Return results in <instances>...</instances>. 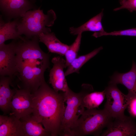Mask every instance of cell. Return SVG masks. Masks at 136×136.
I'll return each instance as SVG.
<instances>
[{
	"mask_svg": "<svg viewBox=\"0 0 136 136\" xmlns=\"http://www.w3.org/2000/svg\"><path fill=\"white\" fill-rule=\"evenodd\" d=\"M39 36L25 37L17 40L15 51L18 77L25 89L33 93L45 81L44 74L50 66V55L39 44Z\"/></svg>",
	"mask_w": 136,
	"mask_h": 136,
	"instance_id": "6da1fadb",
	"label": "cell"
},
{
	"mask_svg": "<svg viewBox=\"0 0 136 136\" xmlns=\"http://www.w3.org/2000/svg\"><path fill=\"white\" fill-rule=\"evenodd\" d=\"M33 118L51 136L59 135L65 106L64 92L55 91L45 81L33 93Z\"/></svg>",
	"mask_w": 136,
	"mask_h": 136,
	"instance_id": "7a4b0ae2",
	"label": "cell"
},
{
	"mask_svg": "<svg viewBox=\"0 0 136 136\" xmlns=\"http://www.w3.org/2000/svg\"><path fill=\"white\" fill-rule=\"evenodd\" d=\"M92 85L83 84L79 92H75L69 88L64 92L65 106L59 135L72 136L71 128L85 111L83 100L88 94L93 91Z\"/></svg>",
	"mask_w": 136,
	"mask_h": 136,
	"instance_id": "3957f363",
	"label": "cell"
},
{
	"mask_svg": "<svg viewBox=\"0 0 136 136\" xmlns=\"http://www.w3.org/2000/svg\"><path fill=\"white\" fill-rule=\"evenodd\" d=\"M40 7L27 11L18 21L17 28L19 34L28 39L38 36L41 33L51 32L50 28L56 19L55 13L52 10L45 14Z\"/></svg>",
	"mask_w": 136,
	"mask_h": 136,
	"instance_id": "277c9868",
	"label": "cell"
},
{
	"mask_svg": "<svg viewBox=\"0 0 136 136\" xmlns=\"http://www.w3.org/2000/svg\"><path fill=\"white\" fill-rule=\"evenodd\" d=\"M113 118L104 108L87 109L71 127L72 136H100Z\"/></svg>",
	"mask_w": 136,
	"mask_h": 136,
	"instance_id": "5b68a950",
	"label": "cell"
},
{
	"mask_svg": "<svg viewBox=\"0 0 136 136\" xmlns=\"http://www.w3.org/2000/svg\"><path fill=\"white\" fill-rule=\"evenodd\" d=\"M117 85L109 84L104 90L107 98L104 109L113 118H122L126 116L124 112L131 100L127 94L119 90Z\"/></svg>",
	"mask_w": 136,
	"mask_h": 136,
	"instance_id": "8992f818",
	"label": "cell"
},
{
	"mask_svg": "<svg viewBox=\"0 0 136 136\" xmlns=\"http://www.w3.org/2000/svg\"><path fill=\"white\" fill-rule=\"evenodd\" d=\"M38 8L29 0H0V11L7 21L20 19L27 11Z\"/></svg>",
	"mask_w": 136,
	"mask_h": 136,
	"instance_id": "52a82bcc",
	"label": "cell"
},
{
	"mask_svg": "<svg viewBox=\"0 0 136 136\" xmlns=\"http://www.w3.org/2000/svg\"><path fill=\"white\" fill-rule=\"evenodd\" d=\"M33 95L24 89L16 90L11 105V114L19 119L32 114Z\"/></svg>",
	"mask_w": 136,
	"mask_h": 136,
	"instance_id": "ba28073f",
	"label": "cell"
},
{
	"mask_svg": "<svg viewBox=\"0 0 136 136\" xmlns=\"http://www.w3.org/2000/svg\"><path fill=\"white\" fill-rule=\"evenodd\" d=\"M0 45V76L13 79L17 72L15 47L17 40Z\"/></svg>",
	"mask_w": 136,
	"mask_h": 136,
	"instance_id": "9c48e42d",
	"label": "cell"
},
{
	"mask_svg": "<svg viewBox=\"0 0 136 136\" xmlns=\"http://www.w3.org/2000/svg\"><path fill=\"white\" fill-rule=\"evenodd\" d=\"M136 134V123L130 117L113 118L101 136H133Z\"/></svg>",
	"mask_w": 136,
	"mask_h": 136,
	"instance_id": "30bf717a",
	"label": "cell"
},
{
	"mask_svg": "<svg viewBox=\"0 0 136 136\" xmlns=\"http://www.w3.org/2000/svg\"><path fill=\"white\" fill-rule=\"evenodd\" d=\"M53 64L49 75V83L56 91L65 92L68 87L64 69L65 68V60L60 56L55 57L51 60Z\"/></svg>",
	"mask_w": 136,
	"mask_h": 136,
	"instance_id": "8fae6325",
	"label": "cell"
},
{
	"mask_svg": "<svg viewBox=\"0 0 136 136\" xmlns=\"http://www.w3.org/2000/svg\"><path fill=\"white\" fill-rule=\"evenodd\" d=\"M109 84L123 85L128 89L127 95L131 100L136 97V63L132 61L131 68L128 72L114 73L111 77Z\"/></svg>",
	"mask_w": 136,
	"mask_h": 136,
	"instance_id": "7c38bea8",
	"label": "cell"
},
{
	"mask_svg": "<svg viewBox=\"0 0 136 136\" xmlns=\"http://www.w3.org/2000/svg\"><path fill=\"white\" fill-rule=\"evenodd\" d=\"M0 136H25L20 120L12 114L0 115Z\"/></svg>",
	"mask_w": 136,
	"mask_h": 136,
	"instance_id": "4fadbf2b",
	"label": "cell"
},
{
	"mask_svg": "<svg viewBox=\"0 0 136 136\" xmlns=\"http://www.w3.org/2000/svg\"><path fill=\"white\" fill-rule=\"evenodd\" d=\"M12 79L9 76H0V109L5 114L11 111V103L16 91L10 87Z\"/></svg>",
	"mask_w": 136,
	"mask_h": 136,
	"instance_id": "5bb4252c",
	"label": "cell"
},
{
	"mask_svg": "<svg viewBox=\"0 0 136 136\" xmlns=\"http://www.w3.org/2000/svg\"><path fill=\"white\" fill-rule=\"evenodd\" d=\"M19 19L5 21L2 15L0 17V45L6 41L10 39L18 40L23 37L19 33L17 28Z\"/></svg>",
	"mask_w": 136,
	"mask_h": 136,
	"instance_id": "9a60e30c",
	"label": "cell"
},
{
	"mask_svg": "<svg viewBox=\"0 0 136 136\" xmlns=\"http://www.w3.org/2000/svg\"><path fill=\"white\" fill-rule=\"evenodd\" d=\"M40 42L44 44L49 52L64 55L69 46L61 42L53 32L41 33L39 35Z\"/></svg>",
	"mask_w": 136,
	"mask_h": 136,
	"instance_id": "2e32d148",
	"label": "cell"
},
{
	"mask_svg": "<svg viewBox=\"0 0 136 136\" xmlns=\"http://www.w3.org/2000/svg\"><path fill=\"white\" fill-rule=\"evenodd\" d=\"M25 136H49L50 134L42 124L35 120L31 114L20 119Z\"/></svg>",
	"mask_w": 136,
	"mask_h": 136,
	"instance_id": "e0dca14e",
	"label": "cell"
},
{
	"mask_svg": "<svg viewBox=\"0 0 136 136\" xmlns=\"http://www.w3.org/2000/svg\"><path fill=\"white\" fill-rule=\"evenodd\" d=\"M104 9L99 14L90 19L86 22L77 27H71L70 28V33L77 35L84 32L90 31L95 32H104V30L101 23L104 15Z\"/></svg>",
	"mask_w": 136,
	"mask_h": 136,
	"instance_id": "ac0fdd59",
	"label": "cell"
},
{
	"mask_svg": "<svg viewBox=\"0 0 136 136\" xmlns=\"http://www.w3.org/2000/svg\"><path fill=\"white\" fill-rule=\"evenodd\" d=\"M100 46L87 54L81 55L75 59L67 67L65 72L66 76L74 73H79V70L83 65L103 49Z\"/></svg>",
	"mask_w": 136,
	"mask_h": 136,
	"instance_id": "d6986e66",
	"label": "cell"
},
{
	"mask_svg": "<svg viewBox=\"0 0 136 136\" xmlns=\"http://www.w3.org/2000/svg\"><path fill=\"white\" fill-rule=\"evenodd\" d=\"M106 96L104 90L102 91L92 92L84 98L83 103L87 109H96L102 103Z\"/></svg>",
	"mask_w": 136,
	"mask_h": 136,
	"instance_id": "ffe728a7",
	"label": "cell"
},
{
	"mask_svg": "<svg viewBox=\"0 0 136 136\" xmlns=\"http://www.w3.org/2000/svg\"><path fill=\"white\" fill-rule=\"evenodd\" d=\"M82 37V33L77 35L74 42L70 45L64 56L65 57V67H67L71 62L77 57L80 49Z\"/></svg>",
	"mask_w": 136,
	"mask_h": 136,
	"instance_id": "44dd1931",
	"label": "cell"
},
{
	"mask_svg": "<svg viewBox=\"0 0 136 136\" xmlns=\"http://www.w3.org/2000/svg\"><path fill=\"white\" fill-rule=\"evenodd\" d=\"M92 36L97 38L103 36H127L136 37V27L118 31H115L111 32H95Z\"/></svg>",
	"mask_w": 136,
	"mask_h": 136,
	"instance_id": "7402d4cb",
	"label": "cell"
},
{
	"mask_svg": "<svg viewBox=\"0 0 136 136\" xmlns=\"http://www.w3.org/2000/svg\"><path fill=\"white\" fill-rule=\"evenodd\" d=\"M119 2L121 6L114 9V11L126 9L131 13L136 12V0H119Z\"/></svg>",
	"mask_w": 136,
	"mask_h": 136,
	"instance_id": "603a6c76",
	"label": "cell"
},
{
	"mask_svg": "<svg viewBox=\"0 0 136 136\" xmlns=\"http://www.w3.org/2000/svg\"><path fill=\"white\" fill-rule=\"evenodd\" d=\"M127 108L130 115L136 117V97L131 100Z\"/></svg>",
	"mask_w": 136,
	"mask_h": 136,
	"instance_id": "cb8c5ba5",
	"label": "cell"
},
{
	"mask_svg": "<svg viewBox=\"0 0 136 136\" xmlns=\"http://www.w3.org/2000/svg\"><path fill=\"white\" fill-rule=\"evenodd\" d=\"M32 3L35 4L37 1V0H29Z\"/></svg>",
	"mask_w": 136,
	"mask_h": 136,
	"instance_id": "d4e9b609",
	"label": "cell"
}]
</instances>
